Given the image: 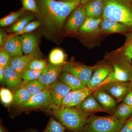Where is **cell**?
Wrapping results in <instances>:
<instances>
[{
    "mask_svg": "<svg viewBox=\"0 0 132 132\" xmlns=\"http://www.w3.org/2000/svg\"><path fill=\"white\" fill-rule=\"evenodd\" d=\"M131 85V86H132V80Z\"/></svg>",
    "mask_w": 132,
    "mask_h": 132,
    "instance_id": "cell-48",
    "label": "cell"
},
{
    "mask_svg": "<svg viewBox=\"0 0 132 132\" xmlns=\"http://www.w3.org/2000/svg\"><path fill=\"white\" fill-rule=\"evenodd\" d=\"M43 71H37L27 69L19 75L24 82L38 80L41 75Z\"/></svg>",
    "mask_w": 132,
    "mask_h": 132,
    "instance_id": "cell-31",
    "label": "cell"
},
{
    "mask_svg": "<svg viewBox=\"0 0 132 132\" xmlns=\"http://www.w3.org/2000/svg\"><path fill=\"white\" fill-rule=\"evenodd\" d=\"M132 114L131 106L124 102L118 106L116 110L114 116L119 120L125 123V121L129 118Z\"/></svg>",
    "mask_w": 132,
    "mask_h": 132,
    "instance_id": "cell-24",
    "label": "cell"
},
{
    "mask_svg": "<svg viewBox=\"0 0 132 132\" xmlns=\"http://www.w3.org/2000/svg\"><path fill=\"white\" fill-rule=\"evenodd\" d=\"M50 97V93L47 88L38 94L32 96L29 100L20 106L19 108L22 109L47 106Z\"/></svg>",
    "mask_w": 132,
    "mask_h": 132,
    "instance_id": "cell-11",
    "label": "cell"
},
{
    "mask_svg": "<svg viewBox=\"0 0 132 132\" xmlns=\"http://www.w3.org/2000/svg\"><path fill=\"white\" fill-rule=\"evenodd\" d=\"M59 78L61 81L67 85L73 91H79L88 88L87 85L79 79L67 72L62 71Z\"/></svg>",
    "mask_w": 132,
    "mask_h": 132,
    "instance_id": "cell-13",
    "label": "cell"
},
{
    "mask_svg": "<svg viewBox=\"0 0 132 132\" xmlns=\"http://www.w3.org/2000/svg\"><path fill=\"white\" fill-rule=\"evenodd\" d=\"M91 1V0H80V3L81 5H85Z\"/></svg>",
    "mask_w": 132,
    "mask_h": 132,
    "instance_id": "cell-43",
    "label": "cell"
},
{
    "mask_svg": "<svg viewBox=\"0 0 132 132\" xmlns=\"http://www.w3.org/2000/svg\"><path fill=\"white\" fill-rule=\"evenodd\" d=\"M0 98L3 104L8 105L13 102L14 95L9 89L2 88L0 90Z\"/></svg>",
    "mask_w": 132,
    "mask_h": 132,
    "instance_id": "cell-32",
    "label": "cell"
},
{
    "mask_svg": "<svg viewBox=\"0 0 132 132\" xmlns=\"http://www.w3.org/2000/svg\"><path fill=\"white\" fill-rule=\"evenodd\" d=\"M47 62L46 60H33L28 65L27 69L37 71H43L47 65Z\"/></svg>",
    "mask_w": 132,
    "mask_h": 132,
    "instance_id": "cell-33",
    "label": "cell"
},
{
    "mask_svg": "<svg viewBox=\"0 0 132 132\" xmlns=\"http://www.w3.org/2000/svg\"><path fill=\"white\" fill-rule=\"evenodd\" d=\"M125 55L130 60H132V38L125 50Z\"/></svg>",
    "mask_w": 132,
    "mask_h": 132,
    "instance_id": "cell-39",
    "label": "cell"
},
{
    "mask_svg": "<svg viewBox=\"0 0 132 132\" xmlns=\"http://www.w3.org/2000/svg\"><path fill=\"white\" fill-rule=\"evenodd\" d=\"M104 0H91L85 5L87 18L100 19L102 16Z\"/></svg>",
    "mask_w": 132,
    "mask_h": 132,
    "instance_id": "cell-16",
    "label": "cell"
},
{
    "mask_svg": "<svg viewBox=\"0 0 132 132\" xmlns=\"http://www.w3.org/2000/svg\"><path fill=\"white\" fill-rule=\"evenodd\" d=\"M102 19L87 18L79 29L80 31L85 33H93L98 32L100 24Z\"/></svg>",
    "mask_w": 132,
    "mask_h": 132,
    "instance_id": "cell-21",
    "label": "cell"
},
{
    "mask_svg": "<svg viewBox=\"0 0 132 132\" xmlns=\"http://www.w3.org/2000/svg\"><path fill=\"white\" fill-rule=\"evenodd\" d=\"M26 10L21 9L19 11L12 13L0 20V25L1 27H6L16 21L22 15L25 13Z\"/></svg>",
    "mask_w": 132,
    "mask_h": 132,
    "instance_id": "cell-28",
    "label": "cell"
},
{
    "mask_svg": "<svg viewBox=\"0 0 132 132\" xmlns=\"http://www.w3.org/2000/svg\"><path fill=\"white\" fill-rule=\"evenodd\" d=\"M67 1H68V2H71L74 1H76V0H67Z\"/></svg>",
    "mask_w": 132,
    "mask_h": 132,
    "instance_id": "cell-46",
    "label": "cell"
},
{
    "mask_svg": "<svg viewBox=\"0 0 132 132\" xmlns=\"http://www.w3.org/2000/svg\"><path fill=\"white\" fill-rule=\"evenodd\" d=\"M94 69V67L68 62L63 64L62 71L74 76L87 85L92 77Z\"/></svg>",
    "mask_w": 132,
    "mask_h": 132,
    "instance_id": "cell-6",
    "label": "cell"
},
{
    "mask_svg": "<svg viewBox=\"0 0 132 132\" xmlns=\"http://www.w3.org/2000/svg\"><path fill=\"white\" fill-rule=\"evenodd\" d=\"M94 89L88 88L78 91L75 94L71 103L66 107L70 108L76 106L78 105H79L85 98L94 92Z\"/></svg>",
    "mask_w": 132,
    "mask_h": 132,
    "instance_id": "cell-25",
    "label": "cell"
},
{
    "mask_svg": "<svg viewBox=\"0 0 132 132\" xmlns=\"http://www.w3.org/2000/svg\"><path fill=\"white\" fill-rule=\"evenodd\" d=\"M87 18L85 5H82L77 8L68 19L66 26V29L73 32L79 29Z\"/></svg>",
    "mask_w": 132,
    "mask_h": 132,
    "instance_id": "cell-8",
    "label": "cell"
},
{
    "mask_svg": "<svg viewBox=\"0 0 132 132\" xmlns=\"http://www.w3.org/2000/svg\"><path fill=\"white\" fill-rule=\"evenodd\" d=\"M52 109L55 118L68 130L76 132L82 131L87 121V115L79 109L67 107Z\"/></svg>",
    "mask_w": 132,
    "mask_h": 132,
    "instance_id": "cell-3",
    "label": "cell"
},
{
    "mask_svg": "<svg viewBox=\"0 0 132 132\" xmlns=\"http://www.w3.org/2000/svg\"><path fill=\"white\" fill-rule=\"evenodd\" d=\"M5 83L10 90L16 91L23 85V80L9 65L5 68Z\"/></svg>",
    "mask_w": 132,
    "mask_h": 132,
    "instance_id": "cell-14",
    "label": "cell"
},
{
    "mask_svg": "<svg viewBox=\"0 0 132 132\" xmlns=\"http://www.w3.org/2000/svg\"><path fill=\"white\" fill-rule=\"evenodd\" d=\"M128 1L130 2V3L132 4V0H128Z\"/></svg>",
    "mask_w": 132,
    "mask_h": 132,
    "instance_id": "cell-47",
    "label": "cell"
},
{
    "mask_svg": "<svg viewBox=\"0 0 132 132\" xmlns=\"http://www.w3.org/2000/svg\"><path fill=\"white\" fill-rule=\"evenodd\" d=\"M40 56V52L37 50L36 52L30 54L13 57L10 60L9 65L19 76L27 69L31 61L37 59Z\"/></svg>",
    "mask_w": 132,
    "mask_h": 132,
    "instance_id": "cell-7",
    "label": "cell"
},
{
    "mask_svg": "<svg viewBox=\"0 0 132 132\" xmlns=\"http://www.w3.org/2000/svg\"><path fill=\"white\" fill-rule=\"evenodd\" d=\"M2 50L8 52L11 57L23 55L21 38L15 34L7 36Z\"/></svg>",
    "mask_w": 132,
    "mask_h": 132,
    "instance_id": "cell-9",
    "label": "cell"
},
{
    "mask_svg": "<svg viewBox=\"0 0 132 132\" xmlns=\"http://www.w3.org/2000/svg\"><path fill=\"white\" fill-rule=\"evenodd\" d=\"M124 102L125 104L131 106L132 105V91L129 92L124 99Z\"/></svg>",
    "mask_w": 132,
    "mask_h": 132,
    "instance_id": "cell-41",
    "label": "cell"
},
{
    "mask_svg": "<svg viewBox=\"0 0 132 132\" xmlns=\"http://www.w3.org/2000/svg\"><path fill=\"white\" fill-rule=\"evenodd\" d=\"M65 55L61 50L56 48L52 50L49 55V62L54 65H61L64 64Z\"/></svg>",
    "mask_w": 132,
    "mask_h": 132,
    "instance_id": "cell-26",
    "label": "cell"
},
{
    "mask_svg": "<svg viewBox=\"0 0 132 132\" xmlns=\"http://www.w3.org/2000/svg\"><path fill=\"white\" fill-rule=\"evenodd\" d=\"M5 72V68L0 67V81L2 84H4L6 82Z\"/></svg>",
    "mask_w": 132,
    "mask_h": 132,
    "instance_id": "cell-42",
    "label": "cell"
},
{
    "mask_svg": "<svg viewBox=\"0 0 132 132\" xmlns=\"http://www.w3.org/2000/svg\"><path fill=\"white\" fill-rule=\"evenodd\" d=\"M32 96L23 85L15 91L14 95L13 103L16 106H19L27 102Z\"/></svg>",
    "mask_w": 132,
    "mask_h": 132,
    "instance_id": "cell-22",
    "label": "cell"
},
{
    "mask_svg": "<svg viewBox=\"0 0 132 132\" xmlns=\"http://www.w3.org/2000/svg\"><path fill=\"white\" fill-rule=\"evenodd\" d=\"M129 86L124 82L115 81L105 85L104 89L112 96L120 100L129 90Z\"/></svg>",
    "mask_w": 132,
    "mask_h": 132,
    "instance_id": "cell-15",
    "label": "cell"
},
{
    "mask_svg": "<svg viewBox=\"0 0 132 132\" xmlns=\"http://www.w3.org/2000/svg\"><path fill=\"white\" fill-rule=\"evenodd\" d=\"M0 132H7L5 130V128L3 127V126L1 123L0 125Z\"/></svg>",
    "mask_w": 132,
    "mask_h": 132,
    "instance_id": "cell-44",
    "label": "cell"
},
{
    "mask_svg": "<svg viewBox=\"0 0 132 132\" xmlns=\"http://www.w3.org/2000/svg\"><path fill=\"white\" fill-rule=\"evenodd\" d=\"M114 75L116 81L127 82L132 80V78L125 69L116 65H113Z\"/></svg>",
    "mask_w": 132,
    "mask_h": 132,
    "instance_id": "cell-29",
    "label": "cell"
},
{
    "mask_svg": "<svg viewBox=\"0 0 132 132\" xmlns=\"http://www.w3.org/2000/svg\"><path fill=\"white\" fill-rule=\"evenodd\" d=\"M79 109L82 112H93L102 111L103 108L90 94L79 105Z\"/></svg>",
    "mask_w": 132,
    "mask_h": 132,
    "instance_id": "cell-20",
    "label": "cell"
},
{
    "mask_svg": "<svg viewBox=\"0 0 132 132\" xmlns=\"http://www.w3.org/2000/svg\"><path fill=\"white\" fill-rule=\"evenodd\" d=\"M124 123L114 116H93L87 119L82 131L83 132H119Z\"/></svg>",
    "mask_w": 132,
    "mask_h": 132,
    "instance_id": "cell-4",
    "label": "cell"
},
{
    "mask_svg": "<svg viewBox=\"0 0 132 132\" xmlns=\"http://www.w3.org/2000/svg\"><path fill=\"white\" fill-rule=\"evenodd\" d=\"M23 85L31 95H35L48 88V86L43 84L38 80L23 82Z\"/></svg>",
    "mask_w": 132,
    "mask_h": 132,
    "instance_id": "cell-23",
    "label": "cell"
},
{
    "mask_svg": "<svg viewBox=\"0 0 132 132\" xmlns=\"http://www.w3.org/2000/svg\"><path fill=\"white\" fill-rule=\"evenodd\" d=\"M40 13L46 27L52 32L61 30L67 17L80 5V0L74 1H57L38 0Z\"/></svg>",
    "mask_w": 132,
    "mask_h": 132,
    "instance_id": "cell-1",
    "label": "cell"
},
{
    "mask_svg": "<svg viewBox=\"0 0 132 132\" xmlns=\"http://www.w3.org/2000/svg\"><path fill=\"white\" fill-rule=\"evenodd\" d=\"M34 19V16L33 14L25 16L8 29V32L16 34L21 32L29 22Z\"/></svg>",
    "mask_w": 132,
    "mask_h": 132,
    "instance_id": "cell-27",
    "label": "cell"
},
{
    "mask_svg": "<svg viewBox=\"0 0 132 132\" xmlns=\"http://www.w3.org/2000/svg\"><path fill=\"white\" fill-rule=\"evenodd\" d=\"M66 128L51 116L45 130L42 132H64Z\"/></svg>",
    "mask_w": 132,
    "mask_h": 132,
    "instance_id": "cell-30",
    "label": "cell"
},
{
    "mask_svg": "<svg viewBox=\"0 0 132 132\" xmlns=\"http://www.w3.org/2000/svg\"><path fill=\"white\" fill-rule=\"evenodd\" d=\"M23 53L27 55L32 53L37 50L38 38L32 34H24L21 36Z\"/></svg>",
    "mask_w": 132,
    "mask_h": 132,
    "instance_id": "cell-18",
    "label": "cell"
},
{
    "mask_svg": "<svg viewBox=\"0 0 132 132\" xmlns=\"http://www.w3.org/2000/svg\"><path fill=\"white\" fill-rule=\"evenodd\" d=\"M119 132H132V118L126 122Z\"/></svg>",
    "mask_w": 132,
    "mask_h": 132,
    "instance_id": "cell-38",
    "label": "cell"
},
{
    "mask_svg": "<svg viewBox=\"0 0 132 132\" xmlns=\"http://www.w3.org/2000/svg\"><path fill=\"white\" fill-rule=\"evenodd\" d=\"M28 132H37L36 131H35V130H30V131H29Z\"/></svg>",
    "mask_w": 132,
    "mask_h": 132,
    "instance_id": "cell-45",
    "label": "cell"
},
{
    "mask_svg": "<svg viewBox=\"0 0 132 132\" xmlns=\"http://www.w3.org/2000/svg\"><path fill=\"white\" fill-rule=\"evenodd\" d=\"M7 38L6 33L5 31L1 29L0 31V45L1 46H3L5 44V42Z\"/></svg>",
    "mask_w": 132,
    "mask_h": 132,
    "instance_id": "cell-40",
    "label": "cell"
},
{
    "mask_svg": "<svg viewBox=\"0 0 132 132\" xmlns=\"http://www.w3.org/2000/svg\"><path fill=\"white\" fill-rule=\"evenodd\" d=\"M112 71V68L109 66L99 68L94 72L88 82L87 85L88 88L90 89H94L95 88L99 87Z\"/></svg>",
    "mask_w": 132,
    "mask_h": 132,
    "instance_id": "cell-12",
    "label": "cell"
},
{
    "mask_svg": "<svg viewBox=\"0 0 132 132\" xmlns=\"http://www.w3.org/2000/svg\"><path fill=\"white\" fill-rule=\"evenodd\" d=\"M22 4L23 8L26 10L35 13H39L35 0H22Z\"/></svg>",
    "mask_w": 132,
    "mask_h": 132,
    "instance_id": "cell-34",
    "label": "cell"
},
{
    "mask_svg": "<svg viewBox=\"0 0 132 132\" xmlns=\"http://www.w3.org/2000/svg\"><path fill=\"white\" fill-rule=\"evenodd\" d=\"M93 95L105 109L111 110L115 108L116 101L104 91L100 90H95L93 92Z\"/></svg>",
    "mask_w": 132,
    "mask_h": 132,
    "instance_id": "cell-19",
    "label": "cell"
},
{
    "mask_svg": "<svg viewBox=\"0 0 132 132\" xmlns=\"http://www.w3.org/2000/svg\"><path fill=\"white\" fill-rule=\"evenodd\" d=\"M128 27L112 20L103 19L100 24L99 31L107 33L121 32L127 31Z\"/></svg>",
    "mask_w": 132,
    "mask_h": 132,
    "instance_id": "cell-17",
    "label": "cell"
},
{
    "mask_svg": "<svg viewBox=\"0 0 132 132\" xmlns=\"http://www.w3.org/2000/svg\"><path fill=\"white\" fill-rule=\"evenodd\" d=\"M63 65H54L50 63L48 64L38 80L45 86H49L57 80L62 71Z\"/></svg>",
    "mask_w": 132,
    "mask_h": 132,
    "instance_id": "cell-10",
    "label": "cell"
},
{
    "mask_svg": "<svg viewBox=\"0 0 132 132\" xmlns=\"http://www.w3.org/2000/svg\"><path fill=\"white\" fill-rule=\"evenodd\" d=\"M103 19L132 27V5L128 0H104Z\"/></svg>",
    "mask_w": 132,
    "mask_h": 132,
    "instance_id": "cell-2",
    "label": "cell"
},
{
    "mask_svg": "<svg viewBox=\"0 0 132 132\" xmlns=\"http://www.w3.org/2000/svg\"><path fill=\"white\" fill-rule=\"evenodd\" d=\"M131 106V107H132V105Z\"/></svg>",
    "mask_w": 132,
    "mask_h": 132,
    "instance_id": "cell-49",
    "label": "cell"
},
{
    "mask_svg": "<svg viewBox=\"0 0 132 132\" xmlns=\"http://www.w3.org/2000/svg\"><path fill=\"white\" fill-rule=\"evenodd\" d=\"M40 22L39 21H35L32 22L30 23H29L21 32L14 34L16 35H20L30 32L38 28L40 26Z\"/></svg>",
    "mask_w": 132,
    "mask_h": 132,
    "instance_id": "cell-35",
    "label": "cell"
},
{
    "mask_svg": "<svg viewBox=\"0 0 132 132\" xmlns=\"http://www.w3.org/2000/svg\"><path fill=\"white\" fill-rule=\"evenodd\" d=\"M78 91L71 90V92L68 93L62 100L61 107H66L69 104H70L75 94Z\"/></svg>",
    "mask_w": 132,
    "mask_h": 132,
    "instance_id": "cell-37",
    "label": "cell"
},
{
    "mask_svg": "<svg viewBox=\"0 0 132 132\" xmlns=\"http://www.w3.org/2000/svg\"><path fill=\"white\" fill-rule=\"evenodd\" d=\"M48 90L50 97L47 106L51 108L61 107L64 97L72 90L64 82L57 80L49 86Z\"/></svg>",
    "mask_w": 132,
    "mask_h": 132,
    "instance_id": "cell-5",
    "label": "cell"
},
{
    "mask_svg": "<svg viewBox=\"0 0 132 132\" xmlns=\"http://www.w3.org/2000/svg\"><path fill=\"white\" fill-rule=\"evenodd\" d=\"M11 55L8 52L2 50L0 52V67L5 68L9 64Z\"/></svg>",
    "mask_w": 132,
    "mask_h": 132,
    "instance_id": "cell-36",
    "label": "cell"
}]
</instances>
